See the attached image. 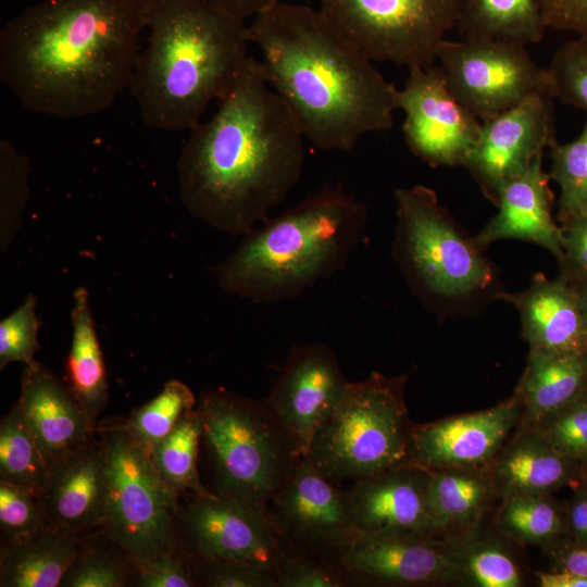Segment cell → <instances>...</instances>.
I'll return each mask as SVG.
<instances>
[{"instance_id": "cell-18", "label": "cell", "mask_w": 587, "mask_h": 587, "mask_svg": "<svg viewBox=\"0 0 587 587\" xmlns=\"http://www.w3.org/2000/svg\"><path fill=\"white\" fill-rule=\"evenodd\" d=\"M523 410L517 391L484 411L413 426L411 458L427 471L467 469L492 459Z\"/></svg>"}, {"instance_id": "cell-12", "label": "cell", "mask_w": 587, "mask_h": 587, "mask_svg": "<svg viewBox=\"0 0 587 587\" xmlns=\"http://www.w3.org/2000/svg\"><path fill=\"white\" fill-rule=\"evenodd\" d=\"M266 515L285 544L330 563L355 532L348 489L323 474L308 455L272 497Z\"/></svg>"}, {"instance_id": "cell-26", "label": "cell", "mask_w": 587, "mask_h": 587, "mask_svg": "<svg viewBox=\"0 0 587 587\" xmlns=\"http://www.w3.org/2000/svg\"><path fill=\"white\" fill-rule=\"evenodd\" d=\"M587 388V350L529 349L519 392L526 417L535 423Z\"/></svg>"}, {"instance_id": "cell-37", "label": "cell", "mask_w": 587, "mask_h": 587, "mask_svg": "<svg viewBox=\"0 0 587 587\" xmlns=\"http://www.w3.org/2000/svg\"><path fill=\"white\" fill-rule=\"evenodd\" d=\"M500 524L520 540L540 542L558 534L561 519L553 503L544 496H515L507 498Z\"/></svg>"}, {"instance_id": "cell-5", "label": "cell", "mask_w": 587, "mask_h": 587, "mask_svg": "<svg viewBox=\"0 0 587 587\" xmlns=\"http://www.w3.org/2000/svg\"><path fill=\"white\" fill-rule=\"evenodd\" d=\"M366 221L364 203L340 185H325L242 236L211 273L232 296L255 303L294 300L345 267Z\"/></svg>"}, {"instance_id": "cell-27", "label": "cell", "mask_w": 587, "mask_h": 587, "mask_svg": "<svg viewBox=\"0 0 587 587\" xmlns=\"http://www.w3.org/2000/svg\"><path fill=\"white\" fill-rule=\"evenodd\" d=\"M72 340L65 361L66 385L84 409L92 429L109 400V386L89 294L78 287L71 310Z\"/></svg>"}, {"instance_id": "cell-41", "label": "cell", "mask_w": 587, "mask_h": 587, "mask_svg": "<svg viewBox=\"0 0 587 587\" xmlns=\"http://www.w3.org/2000/svg\"><path fill=\"white\" fill-rule=\"evenodd\" d=\"M37 299L29 294L23 303L0 321V369L12 362L25 365L35 361L39 348V323L36 315Z\"/></svg>"}, {"instance_id": "cell-9", "label": "cell", "mask_w": 587, "mask_h": 587, "mask_svg": "<svg viewBox=\"0 0 587 587\" xmlns=\"http://www.w3.org/2000/svg\"><path fill=\"white\" fill-rule=\"evenodd\" d=\"M107 483L102 530L139 564L183 551L174 513L178 498L166 487L149 453L120 421L97 427Z\"/></svg>"}, {"instance_id": "cell-23", "label": "cell", "mask_w": 587, "mask_h": 587, "mask_svg": "<svg viewBox=\"0 0 587 587\" xmlns=\"http://www.w3.org/2000/svg\"><path fill=\"white\" fill-rule=\"evenodd\" d=\"M500 300L516 309L529 349L587 350V326L576 292L561 277L538 273L525 289L504 291Z\"/></svg>"}, {"instance_id": "cell-16", "label": "cell", "mask_w": 587, "mask_h": 587, "mask_svg": "<svg viewBox=\"0 0 587 587\" xmlns=\"http://www.w3.org/2000/svg\"><path fill=\"white\" fill-rule=\"evenodd\" d=\"M349 586L424 585L449 578L458 563L428 536L354 532L332 559Z\"/></svg>"}, {"instance_id": "cell-33", "label": "cell", "mask_w": 587, "mask_h": 587, "mask_svg": "<svg viewBox=\"0 0 587 587\" xmlns=\"http://www.w3.org/2000/svg\"><path fill=\"white\" fill-rule=\"evenodd\" d=\"M197 405L191 389L180 380L172 379L149 402L134 410L121 425L148 453L167 436L179 420Z\"/></svg>"}, {"instance_id": "cell-39", "label": "cell", "mask_w": 587, "mask_h": 587, "mask_svg": "<svg viewBox=\"0 0 587 587\" xmlns=\"http://www.w3.org/2000/svg\"><path fill=\"white\" fill-rule=\"evenodd\" d=\"M547 71L554 97L587 112V37L560 47Z\"/></svg>"}, {"instance_id": "cell-40", "label": "cell", "mask_w": 587, "mask_h": 587, "mask_svg": "<svg viewBox=\"0 0 587 587\" xmlns=\"http://www.w3.org/2000/svg\"><path fill=\"white\" fill-rule=\"evenodd\" d=\"M277 587H347L348 582L330 562L284 542L275 565Z\"/></svg>"}, {"instance_id": "cell-50", "label": "cell", "mask_w": 587, "mask_h": 587, "mask_svg": "<svg viewBox=\"0 0 587 587\" xmlns=\"http://www.w3.org/2000/svg\"><path fill=\"white\" fill-rule=\"evenodd\" d=\"M563 569L587 577V546L570 550L563 557Z\"/></svg>"}, {"instance_id": "cell-29", "label": "cell", "mask_w": 587, "mask_h": 587, "mask_svg": "<svg viewBox=\"0 0 587 587\" xmlns=\"http://www.w3.org/2000/svg\"><path fill=\"white\" fill-rule=\"evenodd\" d=\"M202 416L197 405L187 412L149 453L166 487L178 498L211 492L198 470L202 440Z\"/></svg>"}, {"instance_id": "cell-31", "label": "cell", "mask_w": 587, "mask_h": 587, "mask_svg": "<svg viewBox=\"0 0 587 587\" xmlns=\"http://www.w3.org/2000/svg\"><path fill=\"white\" fill-rule=\"evenodd\" d=\"M136 564L102 529L87 534L59 587L133 586Z\"/></svg>"}, {"instance_id": "cell-48", "label": "cell", "mask_w": 587, "mask_h": 587, "mask_svg": "<svg viewBox=\"0 0 587 587\" xmlns=\"http://www.w3.org/2000/svg\"><path fill=\"white\" fill-rule=\"evenodd\" d=\"M569 524L574 537L587 546V490L579 494L572 502Z\"/></svg>"}, {"instance_id": "cell-7", "label": "cell", "mask_w": 587, "mask_h": 587, "mask_svg": "<svg viewBox=\"0 0 587 587\" xmlns=\"http://www.w3.org/2000/svg\"><path fill=\"white\" fill-rule=\"evenodd\" d=\"M211 492L266 515L272 497L304 455L265 398L209 389L197 400Z\"/></svg>"}, {"instance_id": "cell-46", "label": "cell", "mask_w": 587, "mask_h": 587, "mask_svg": "<svg viewBox=\"0 0 587 587\" xmlns=\"http://www.w3.org/2000/svg\"><path fill=\"white\" fill-rule=\"evenodd\" d=\"M547 28L587 37V0H539Z\"/></svg>"}, {"instance_id": "cell-2", "label": "cell", "mask_w": 587, "mask_h": 587, "mask_svg": "<svg viewBox=\"0 0 587 587\" xmlns=\"http://www.w3.org/2000/svg\"><path fill=\"white\" fill-rule=\"evenodd\" d=\"M149 0H43L0 32V80L28 111L80 118L129 87Z\"/></svg>"}, {"instance_id": "cell-14", "label": "cell", "mask_w": 587, "mask_h": 587, "mask_svg": "<svg viewBox=\"0 0 587 587\" xmlns=\"http://www.w3.org/2000/svg\"><path fill=\"white\" fill-rule=\"evenodd\" d=\"M399 90L409 150L430 166H458L473 148L482 122L451 93L440 66L408 68Z\"/></svg>"}, {"instance_id": "cell-32", "label": "cell", "mask_w": 587, "mask_h": 587, "mask_svg": "<svg viewBox=\"0 0 587 587\" xmlns=\"http://www.w3.org/2000/svg\"><path fill=\"white\" fill-rule=\"evenodd\" d=\"M47 473L48 465L16 402L0 424V479L36 494Z\"/></svg>"}, {"instance_id": "cell-17", "label": "cell", "mask_w": 587, "mask_h": 587, "mask_svg": "<svg viewBox=\"0 0 587 587\" xmlns=\"http://www.w3.org/2000/svg\"><path fill=\"white\" fill-rule=\"evenodd\" d=\"M349 382L335 352L322 342L296 346L274 378L265 399L296 437L304 455Z\"/></svg>"}, {"instance_id": "cell-36", "label": "cell", "mask_w": 587, "mask_h": 587, "mask_svg": "<svg viewBox=\"0 0 587 587\" xmlns=\"http://www.w3.org/2000/svg\"><path fill=\"white\" fill-rule=\"evenodd\" d=\"M535 424V430L558 452L574 462H587V388Z\"/></svg>"}, {"instance_id": "cell-21", "label": "cell", "mask_w": 587, "mask_h": 587, "mask_svg": "<svg viewBox=\"0 0 587 587\" xmlns=\"http://www.w3.org/2000/svg\"><path fill=\"white\" fill-rule=\"evenodd\" d=\"M542 158L544 153L538 154L502 187L497 214L474 236L480 249L501 239H519L548 250L557 260L561 258L564 235L553 218L550 175L544 171Z\"/></svg>"}, {"instance_id": "cell-51", "label": "cell", "mask_w": 587, "mask_h": 587, "mask_svg": "<svg viewBox=\"0 0 587 587\" xmlns=\"http://www.w3.org/2000/svg\"><path fill=\"white\" fill-rule=\"evenodd\" d=\"M576 292L578 304L587 326V278L571 284Z\"/></svg>"}, {"instance_id": "cell-20", "label": "cell", "mask_w": 587, "mask_h": 587, "mask_svg": "<svg viewBox=\"0 0 587 587\" xmlns=\"http://www.w3.org/2000/svg\"><path fill=\"white\" fill-rule=\"evenodd\" d=\"M430 471L405 465L363 478L348 489L357 532L430 537L427 505Z\"/></svg>"}, {"instance_id": "cell-30", "label": "cell", "mask_w": 587, "mask_h": 587, "mask_svg": "<svg viewBox=\"0 0 587 587\" xmlns=\"http://www.w3.org/2000/svg\"><path fill=\"white\" fill-rule=\"evenodd\" d=\"M492 487L491 482L465 469L430 471L427 505L435 532L477 515Z\"/></svg>"}, {"instance_id": "cell-10", "label": "cell", "mask_w": 587, "mask_h": 587, "mask_svg": "<svg viewBox=\"0 0 587 587\" xmlns=\"http://www.w3.org/2000/svg\"><path fill=\"white\" fill-rule=\"evenodd\" d=\"M322 12L373 61L434 64L457 26L460 0H319Z\"/></svg>"}, {"instance_id": "cell-42", "label": "cell", "mask_w": 587, "mask_h": 587, "mask_svg": "<svg viewBox=\"0 0 587 587\" xmlns=\"http://www.w3.org/2000/svg\"><path fill=\"white\" fill-rule=\"evenodd\" d=\"M46 526L33 490L0 479L1 540L37 532Z\"/></svg>"}, {"instance_id": "cell-28", "label": "cell", "mask_w": 587, "mask_h": 587, "mask_svg": "<svg viewBox=\"0 0 587 587\" xmlns=\"http://www.w3.org/2000/svg\"><path fill=\"white\" fill-rule=\"evenodd\" d=\"M457 26L464 37L540 41L547 30L539 0H460Z\"/></svg>"}, {"instance_id": "cell-6", "label": "cell", "mask_w": 587, "mask_h": 587, "mask_svg": "<svg viewBox=\"0 0 587 587\" xmlns=\"http://www.w3.org/2000/svg\"><path fill=\"white\" fill-rule=\"evenodd\" d=\"M392 258L414 297L439 319L469 315L504 292L488 260L436 192L397 188Z\"/></svg>"}, {"instance_id": "cell-11", "label": "cell", "mask_w": 587, "mask_h": 587, "mask_svg": "<svg viewBox=\"0 0 587 587\" xmlns=\"http://www.w3.org/2000/svg\"><path fill=\"white\" fill-rule=\"evenodd\" d=\"M436 60L451 93L480 122L534 92L553 93L547 68L539 67L522 45L484 38L446 39Z\"/></svg>"}, {"instance_id": "cell-15", "label": "cell", "mask_w": 587, "mask_h": 587, "mask_svg": "<svg viewBox=\"0 0 587 587\" xmlns=\"http://www.w3.org/2000/svg\"><path fill=\"white\" fill-rule=\"evenodd\" d=\"M555 97L537 91L495 117L482 122L477 139L463 166L484 196L497 204L502 187L521 174L555 140Z\"/></svg>"}, {"instance_id": "cell-34", "label": "cell", "mask_w": 587, "mask_h": 587, "mask_svg": "<svg viewBox=\"0 0 587 587\" xmlns=\"http://www.w3.org/2000/svg\"><path fill=\"white\" fill-rule=\"evenodd\" d=\"M551 150L552 178L560 187V225L587 212V121L580 134L567 143L554 141Z\"/></svg>"}, {"instance_id": "cell-1", "label": "cell", "mask_w": 587, "mask_h": 587, "mask_svg": "<svg viewBox=\"0 0 587 587\" xmlns=\"http://www.w3.org/2000/svg\"><path fill=\"white\" fill-rule=\"evenodd\" d=\"M305 140L250 55L215 113L190 129L177 160L180 200L201 222L242 237L300 180Z\"/></svg>"}, {"instance_id": "cell-38", "label": "cell", "mask_w": 587, "mask_h": 587, "mask_svg": "<svg viewBox=\"0 0 587 587\" xmlns=\"http://www.w3.org/2000/svg\"><path fill=\"white\" fill-rule=\"evenodd\" d=\"M195 585L204 587H277L273 569L252 561L187 555Z\"/></svg>"}, {"instance_id": "cell-25", "label": "cell", "mask_w": 587, "mask_h": 587, "mask_svg": "<svg viewBox=\"0 0 587 587\" xmlns=\"http://www.w3.org/2000/svg\"><path fill=\"white\" fill-rule=\"evenodd\" d=\"M573 463L534 430L519 437L496 458L492 485L507 498L544 496L572 479Z\"/></svg>"}, {"instance_id": "cell-35", "label": "cell", "mask_w": 587, "mask_h": 587, "mask_svg": "<svg viewBox=\"0 0 587 587\" xmlns=\"http://www.w3.org/2000/svg\"><path fill=\"white\" fill-rule=\"evenodd\" d=\"M30 162L15 146L0 140V249L5 251L22 223L29 199Z\"/></svg>"}, {"instance_id": "cell-8", "label": "cell", "mask_w": 587, "mask_h": 587, "mask_svg": "<svg viewBox=\"0 0 587 587\" xmlns=\"http://www.w3.org/2000/svg\"><path fill=\"white\" fill-rule=\"evenodd\" d=\"M407 375L372 373L349 382L340 400L314 434L307 455L329 479L355 483L414 465L404 403Z\"/></svg>"}, {"instance_id": "cell-43", "label": "cell", "mask_w": 587, "mask_h": 587, "mask_svg": "<svg viewBox=\"0 0 587 587\" xmlns=\"http://www.w3.org/2000/svg\"><path fill=\"white\" fill-rule=\"evenodd\" d=\"M133 586L193 587L195 580L183 551L164 553L136 565Z\"/></svg>"}, {"instance_id": "cell-13", "label": "cell", "mask_w": 587, "mask_h": 587, "mask_svg": "<svg viewBox=\"0 0 587 587\" xmlns=\"http://www.w3.org/2000/svg\"><path fill=\"white\" fill-rule=\"evenodd\" d=\"M180 499L174 517L185 554L252 561L275 572L284 541L267 515L213 492Z\"/></svg>"}, {"instance_id": "cell-49", "label": "cell", "mask_w": 587, "mask_h": 587, "mask_svg": "<svg viewBox=\"0 0 587 587\" xmlns=\"http://www.w3.org/2000/svg\"><path fill=\"white\" fill-rule=\"evenodd\" d=\"M541 587H587V577L563 570L559 573H538Z\"/></svg>"}, {"instance_id": "cell-24", "label": "cell", "mask_w": 587, "mask_h": 587, "mask_svg": "<svg viewBox=\"0 0 587 587\" xmlns=\"http://www.w3.org/2000/svg\"><path fill=\"white\" fill-rule=\"evenodd\" d=\"M83 537L43 527L1 540L0 586L59 587Z\"/></svg>"}, {"instance_id": "cell-22", "label": "cell", "mask_w": 587, "mask_h": 587, "mask_svg": "<svg viewBox=\"0 0 587 587\" xmlns=\"http://www.w3.org/2000/svg\"><path fill=\"white\" fill-rule=\"evenodd\" d=\"M17 402L48 467L96 434L66 383L41 362L25 365Z\"/></svg>"}, {"instance_id": "cell-3", "label": "cell", "mask_w": 587, "mask_h": 587, "mask_svg": "<svg viewBox=\"0 0 587 587\" xmlns=\"http://www.w3.org/2000/svg\"><path fill=\"white\" fill-rule=\"evenodd\" d=\"M248 29L267 83L315 148L350 151L392 128L399 90L321 9L282 1Z\"/></svg>"}, {"instance_id": "cell-4", "label": "cell", "mask_w": 587, "mask_h": 587, "mask_svg": "<svg viewBox=\"0 0 587 587\" xmlns=\"http://www.w3.org/2000/svg\"><path fill=\"white\" fill-rule=\"evenodd\" d=\"M146 30L128 87L141 118L161 130H190L243 71L248 25L209 0H149Z\"/></svg>"}, {"instance_id": "cell-44", "label": "cell", "mask_w": 587, "mask_h": 587, "mask_svg": "<svg viewBox=\"0 0 587 587\" xmlns=\"http://www.w3.org/2000/svg\"><path fill=\"white\" fill-rule=\"evenodd\" d=\"M467 572L483 587H517L520 573L504 552L495 548H479L466 561Z\"/></svg>"}, {"instance_id": "cell-47", "label": "cell", "mask_w": 587, "mask_h": 587, "mask_svg": "<svg viewBox=\"0 0 587 587\" xmlns=\"http://www.w3.org/2000/svg\"><path fill=\"white\" fill-rule=\"evenodd\" d=\"M232 16L246 22L272 9L282 0H209Z\"/></svg>"}, {"instance_id": "cell-19", "label": "cell", "mask_w": 587, "mask_h": 587, "mask_svg": "<svg viewBox=\"0 0 587 587\" xmlns=\"http://www.w3.org/2000/svg\"><path fill=\"white\" fill-rule=\"evenodd\" d=\"M95 435L51 463L35 494L46 526L51 529L85 536L103 526L104 455Z\"/></svg>"}, {"instance_id": "cell-45", "label": "cell", "mask_w": 587, "mask_h": 587, "mask_svg": "<svg viewBox=\"0 0 587 587\" xmlns=\"http://www.w3.org/2000/svg\"><path fill=\"white\" fill-rule=\"evenodd\" d=\"M560 226L564 239L558 276L573 284L587 278V212Z\"/></svg>"}]
</instances>
